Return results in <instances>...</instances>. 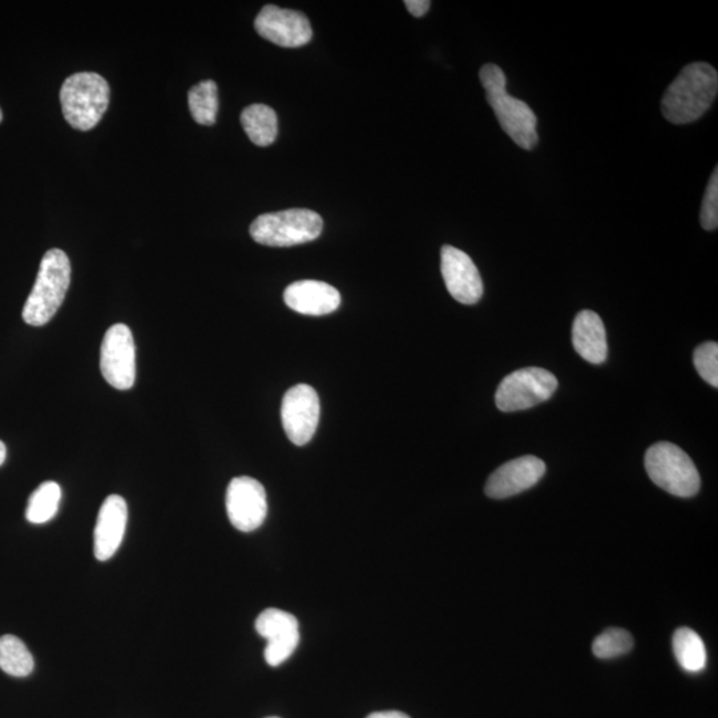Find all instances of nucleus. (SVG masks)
I'll list each match as a JSON object with an SVG mask.
<instances>
[{"label": "nucleus", "instance_id": "f8f14e48", "mask_svg": "<svg viewBox=\"0 0 718 718\" xmlns=\"http://www.w3.org/2000/svg\"><path fill=\"white\" fill-rule=\"evenodd\" d=\"M441 270L446 288L463 305H474L483 296V282L469 254L451 245L441 250Z\"/></svg>", "mask_w": 718, "mask_h": 718}, {"label": "nucleus", "instance_id": "4be33fe9", "mask_svg": "<svg viewBox=\"0 0 718 718\" xmlns=\"http://www.w3.org/2000/svg\"><path fill=\"white\" fill-rule=\"evenodd\" d=\"M256 631L266 641L300 632L296 616L277 608H268L260 613L256 620Z\"/></svg>", "mask_w": 718, "mask_h": 718}, {"label": "nucleus", "instance_id": "7c9ffc66", "mask_svg": "<svg viewBox=\"0 0 718 718\" xmlns=\"http://www.w3.org/2000/svg\"><path fill=\"white\" fill-rule=\"evenodd\" d=\"M268 718H278V717H268Z\"/></svg>", "mask_w": 718, "mask_h": 718}, {"label": "nucleus", "instance_id": "f3484780", "mask_svg": "<svg viewBox=\"0 0 718 718\" xmlns=\"http://www.w3.org/2000/svg\"><path fill=\"white\" fill-rule=\"evenodd\" d=\"M241 124L250 141L258 147H268L277 139L276 112L265 104H252L246 107L241 114Z\"/></svg>", "mask_w": 718, "mask_h": 718}, {"label": "nucleus", "instance_id": "9b49d317", "mask_svg": "<svg viewBox=\"0 0 718 718\" xmlns=\"http://www.w3.org/2000/svg\"><path fill=\"white\" fill-rule=\"evenodd\" d=\"M254 27L258 35L277 46L298 48L312 40L313 30L302 12L268 4L257 15Z\"/></svg>", "mask_w": 718, "mask_h": 718}, {"label": "nucleus", "instance_id": "20e7f679", "mask_svg": "<svg viewBox=\"0 0 718 718\" xmlns=\"http://www.w3.org/2000/svg\"><path fill=\"white\" fill-rule=\"evenodd\" d=\"M110 86L102 75L79 72L63 83L60 103L64 119L72 128L90 131L95 128L110 106Z\"/></svg>", "mask_w": 718, "mask_h": 718}, {"label": "nucleus", "instance_id": "ddd939ff", "mask_svg": "<svg viewBox=\"0 0 718 718\" xmlns=\"http://www.w3.org/2000/svg\"><path fill=\"white\" fill-rule=\"evenodd\" d=\"M546 474L542 459L526 455L504 463L488 478L486 495L492 499H506L534 487Z\"/></svg>", "mask_w": 718, "mask_h": 718}, {"label": "nucleus", "instance_id": "393cba45", "mask_svg": "<svg viewBox=\"0 0 718 718\" xmlns=\"http://www.w3.org/2000/svg\"><path fill=\"white\" fill-rule=\"evenodd\" d=\"M298 644H300V632L269 640L264 652L266 663L270 667H278L285 663L296 652Z\"/></svg>", "mask_w": 718, "mask_h": 718}, {"label": "nucleus", "instance_id": "c756f323", "mask_svg": "<svg viewBox=\"0 0 718 718\" xmlns=\"http://www.w3.org/2000/svg\"><path fill=\"white\" fill-rule=\"evenodd\" d=\"M2 119H3V114H2V110H0V121H2Z\"/></svg>", "mask_w": 718, "mask_h": 718}, {"label": "nucleus", "instance_id": "2eb2a0df", "mask_svg": "<svg viewBox=\"0 0 718 718\" xmlns=\"http://www.w3.org/2000/svg\"><path fill=\"white\" fill-rule=\"evenodd\" d=\"M285 304L305 316H326L341 305V294L322 281L304 280L290 284L284 292Z\"/></svg>", "mask_w": 718, "mask_h": 718}, {"label": "nucleus", "instance_id": "f03ea898", "mask_svg": "<svg viewBox=\"0 0 718 718\" xmlns=\"http://www.w3.org/2000/svg\"><path fill=\"white\" fill-rule=\"evenodd\" d=\"M479 79L486 91L487 103L495 112L500 127L520 148L531 151L538 145V119L528 104L508 95L507 78L496 64H484Z\"/></svg>", "mask_w": 718, "mask_h": 718}, {"label": "nucleus", "instance_id": "f257e3e1", "mask_svg": "<svg viewBox=\"0 0 718 718\" xmlns=\"http://www.w3.org/2000/svg\"><path fill=\"white\" fill-rule=\"evenodd\" d=\"M718 92V74L711 64L697 62L681 70L661 100V112L672 124L699 120L712 107Z\"/></svg>", "mask_w": 718, "mask_h": 718}, {"label": "nucleus", "instance_id": "aec40b11", "mask_svg": "<svg viewBox=\"0 0 718 718\" xmlns=\"http://www.w3.org/2000/svg\"><path fill=\"white\" fill-rule=\"evenodd\" d=\"M34 657L19 637H0V669L7 675L26 677L34 671Z\"/></svg>", "mask_w": 718, "mask_h": 718}, {"label": "nucleus", "instance_id": "39448f33", "mask_svg": "<svg viewBox=\"0 0 718 718\" xmlns=\"http://www.w3.org/2000/svg\"><path fill=\"white\" fill-rule=\"evenodd\" d=\"M322 228L324 221L318 213L310 209H288L258 216L249 232L257 244L288 248L318 239Z\"/></svg>", "mask_w": 718, "mask_h": 718}, {"label": "nucleus", "instance_id": "6ab92c4d", "mask_svg": "<svg viewBox=\"0 0 718 718\" xmlns=\"http://www.w3.org/2000/svg\"><path fill=\"white\" fill-rule=\"evenodd\" d=\"M60 500H62V488L56 482H44L28 499L26 518L32 524H44L50 522L58 514Z\"/></svg>", "mask_w": 718, "mask_h": 718}, {"label": "nucleus", "instance_id": "0eeeda50", "mask_svg": "<svg viewBox=\"0 0 718 718\" xmlns=\"http://www.w3.org/2000/svg\"><path fill=\"white\" fill-rule=\"evenodd\" d=\"M558 389V379L542 367H524L507 375L495 394L496 407L504 413L531 409L548 401Z\"/></svg>", "mask_w": 718, "mask_h": 718}, {"label": "nucleus", "instance_id": "7ed1b4c3", "mask_svg": "<svg viewBox=\"0 0 718 718\" xmlns=\"http://www.w3.org/2000/svg\"><path fill=\"white\" fill-rule=\"evenodd\" d=\"M71 284V262L60 249L44 254L34 288L23 308V321L31 326H44L54 318L66 298Z\"/></svg>", "mask_w": 718, "mask_h": 718}, {"label": "nucleus", "instance_id": "412c9836", "mask_svg": "<svg viewBox=\"0 0 718 718\" xmlns=\"http://www.w3.org/2000/svg\"><path fill=\"white\" fill-rule=\"evenodd\" d=\"M189 110L196 123L213 125L219 112V90L213 80H204L192 87L188 94Z\"/></svg>", "mask_w": 718, "mask_h": 718}, {"label": "nucleus", "instance_id": "b1692460", "mask_svg": "<svg viewBox=\"0 0 718 718\" xmlns=\"http://www.w3.org/2000/svg\"><path fill=\"white\" fill-rule=\"evenodd\" d=\"M696 370L700 377L709 385L718 387V345L716 342H707L696 349L695 358Z\"/></svg>", "mask_w": 718, "mask_h": 718}, {"label": "nucleus", "instance_id": "a878e982", "mask_svg": "<svg viewBox=\"0 0 718 718\" xmlns=\"http://www.w3.org/2000/svg\"><path fill=\"white\" fill-rule=\"evenodd\" d=\"M701 227L705 231H716L718 227V168L713 171L705 191L703 205L700 213Z\"/></svg>", "mask_w": 718, "mask_h": 718}, {"label": "nucleus", "instance_id": "c85d7f7f", "mask_svg": "<svg viewBox=\"0 0 718 718\" xmlns=\"http://www.w3.org/2000/svg\"><path fill=\"white\" fill-rule=\"evenodd\" d=\"M7 458V449L6 445L2 441H0V466L3 465L4 462H6Z\"/></svg>", "mask_w": 718, "mask_h": 718}, {"label": "nucleus", "instance_id": "bb28decb", "mask_svg": "<svg viewBox=\"0 0 718 718\" xmlns=\"http://www.w3.org/2000/svg\"><path fill=\"white\" fill-rule=\"evenodd\" d=\"M405 6L415 18H422L430 10L431 2L429 0H406Z\"/></svg>", "mask_w": 718, "mask_h": 718}, {"label": "nucleus", "instance_id": "4468645a", "mask_svg": "<svg viewBox=\"0 0 718 718\" xmlns=\"http://www.w3.org/2000/svg\"><path fill=\"white\" fill-rule=\"evenodd\" d=\"M127 522V502L119 495L108 496L100 507L94 532V554L99 562H107L119 550Z\"/></svg>", "mask_w": 718, "mask_h": 718}, {"label": "nucleus", "instance_id": "5701e85b", "mask_svg": "<svg viewBox=\"0 0 718 718\" xmlns=\"http://www.w3.org/2000/svg\"><path fill=\"white\" fill-rule=\"evenodd\" d=\"M633 648L631 633L621 628H609L596 637L592 652L599 659H613L625 655Z\"/></svg>", "mask_w": 718, "mask_h": 718}, {"label": "nucleus", "instance_id": "6e6552de", "mask_svg": "<svg viewBox=\"0 0 718 718\" xmlns=\"http://www.w3.org/2000/svg\"><path fill=\"white\" fill-rule=\"evenodd\" d=\"M100 370L118 390H129L136 381V346L131 329L116 324L107 330L100 348Z\"/></svg>", "mask_w": 718, "mask_h": 718}, {"label": "nucleus", "instance_id": "a211bd4d", "mask_svg": "<svg viewBox=\"0 0 718 718\" xmlns=\"http://www.w3.org/2000/svg\"><path fill=\"white\" fill-rule=\"evenodd\" d=\"M673 652L684 671L697 673L707 665V649L699 633L691 628H679L673 635Z\"/></svg>", "mask_w": 718, "mask_h": 718}, {"label": "nucleus", "instance_id": "9d476101", "mask_svg": "<svg viewBox=\"0 0 718 718\" xmlns=\"http://www.w3.org/2000/svg\"><path fill=\"white\" fill-rule=\"evenodd\" d=\"M225 504L233 527L242 532L256 531L268 514L265 488L258 480L250 477L232 479Z\"/></svg>", "mask_w": 718, "mask_h": 718}, {"label": "nucleus", "instance_id": "dca6fc26", "mask_svg": "<svg viewBox=\"0 0 718 718\" xmlns=\"http://www.w3.org/2000/svg\"><path fill=\"white\" fill-rule=\"evenodd\" d=\"M572 344L579 356L587 362L595 365L605 362L608 354L607 334L598 314L583 310L576 316L572 328Z\"/></svg>", "mask_w": 718, "mask_h": 718}, {"label": "nucleus", "instance_id": "cd10ccee", "mask_svg": "<svg viewBox=\"0 0 718 718\" xmlns=\"http://www.w3.org/2000/svg\"><path fill=\"white\" fill-rule=\"evenodd\" d=\"M366 718H410V717L405 715V713H402V712L387 711V712H374V713H371V715L367 716Z\"/></svg>", "mask_w": 718, "mask_h": 718}, {"label": "nucleus", "instance_id": "1a4fd4ad", "mask_svg": "<svg viewBox=\"0 0 718 718\" xmlns=\"http://www.w3.org/2000/svg\"><path fill=\"white\" fill-rule=\"evenodd\" d=\"M320 398L309 385H297L286 391L282 399L281 419L289 441L305 446L312 441L320 422Z\"/></svg>", "mask_w": 718, "mask_h": 718}, {"label": "nucleus", "instance_id": "423d86ee", "mask_svg": "<svg viewBox=\"0 0 718 718\" xmlns=\"http://www.w3.org/2000/svg\"><path fill=\"white\" fill-rule=\"evenodd\" d=\"M645 470L652 482L669 494L691 498L700 490L701 479L695 463L673 443L659 442L649 447Z\"/></svg>", "mask_w": 718, "mask_h": 718}]
</instances>
